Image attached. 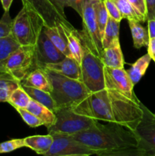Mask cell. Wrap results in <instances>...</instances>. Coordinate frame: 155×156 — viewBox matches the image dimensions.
<instances>
[{
	"label": "cell",
	"instance_id": "31",
	"mask_svg": "<svg viewBox=\"0 0 155 156\" xmlns=\"http://www.w3.org/2000/svg\"><path fill=\"white\" fill-rule=\"evenodd\" d=\"M12 20L9 12H5L0 19V39L7 37L12 34Z\"/></svg>",
	"mask_w": 155,
	"mask_h": 156
},
{
	"label": "cell",
	"instance_id": "15",
	"mask_svg": "<svg viewBox=\"0 0 155 156\" xmlns=\"http://www.w3.org/2000/svg\"><path fill=\"white\" fill-rule=\"evenodd\" d=\"M62 24L63 22H58L56 26L52 27L44 25V31L59 51L62 52L67 57H71L69 49H68V37H67L66 33H65Z\"/></svg>",
	"mask_w": 155,
	"mask_h": 156
},
{
	"label": "cell",
	"instance_id": "17",
	"mask_svg": "<svg viewBox=\"0 0 155 156\" xmlns=\"http://www.w3.org/2000/svg\"><path fill=\"white\" fill-rule=\"evenodd\" d=\"M20 84L43 90L50 94L52 91V85L50 80L45 71L42 69H36L32 71L25 79L20 82Z\"/></svg>",
	"mask_w": 155,
	"mask_h": 156
},
{
	"label": "cell",
	"instance_id": "5",
	"mask_svg": "<svg viewBox=\"0 0 155 156\" xmlns=\"http://www.w3.org/2000/svg\"><path fill=\"white\" fill-rule=\"evenodd\" d=\"M78 35L82 47L80 65L82 82L89 93L96 92L105 88L104 65L101 59L94 54L90 48L88 40L82 30H78Z\"/></svg>",
	"mask_w": 155,
	"mask_h": 156
},
{
	"label": "cell",
	"instance_id": "1",
	"mask_svg": "<svg viewBox=\"0 0 155 156\" xmlns=\"http://www.w3.org/2000/svg\"><path fill=\"white\" fill-rule=\"evenodd\" d=\"M141 103L136 96L129 97L105 85L103 89L90 93L81 112L98 121L120 125L134 132L143 115Z\"/></svg>",
	"mask_w": 155,
	"mask_h": 156
},
{
	"label": "cell",
	"instance_id": "3",
	"mask_svg": "<svg viewBox=\"0 0 155 156\" xmlns=\"http://www.w3.org/2000/svg\"><path fill=\"white\" fill-rule=\"evenodd\" d=\"M43 70L52 85L50 94L58 108H71L74 110L87 100L90 93L81 81L70 79L46 69Z\"/></svg>",
	"mask_w": 155,
	"mask_h": 156
},
{
	"label": "cell",
	"instance_id": "8",
	"mask_svg": "<svg viewBox=\"0 0 155 156\" xmlns=\"http://www.w3.org/2000/svg\"><path fill=\"white\" fill-rule=\"evenodd\" d=\"M143 115L134 130L138 140V148L145 156H155V113L141 103Z\"/></svg>",
	"mask_w": 155,
	"mask_h": 156
},
{
	"label": "cell",
	"instance_id": "24",
	"mask_svg": "<svg viewBox=\"0 0 155 156\" xmlns=\"http://www.w3.org/2000/svg\"><path fill=\"white\" fill-rule=\"evenodd\" d=\"M151 58L148 53L140 57L136 62L132 64L131 68L127 70V73L134 85L139 82L141 78L144 76L148 68Z\"/></svg>",
	"mask_w": 155,
	"mask_h": 156
},
{
	"label": "cell",
	"instance_id": "25",
	"mask_svg": "<svg viewBox=\"0 0 155 156\" xmlns=\"http://www.w3.org/2000/svg\"><path fill=\"white\" fill-rule=\"evenodd\" d=\"M21 47L12 36L0 39V72H5L4 66L9 56Z\"/></svg>",
	"mask_w": 155,
	"mask_h": 156
},
{
	"label": "cell",
	"instance_id": "16",
	"mask_svg": "<svg viewBox=\"0 0 155 156\" xmlns=\"http://www.w3.org/2000/svg\"><path fill=\"white\" fill-rule=\"evenodd\" d=\"M100 59L104 66L113 69L124 68L125 61L120 42L114 44L112 47L103 49Z\"/></svg>",
	"mask_w": 155,
	"mask_h": 156
},
{
	"label": "cell",
	"instance_id": "2",
	"mask_svg": "<svg viewBox=\"0 0 155 156\" xmlns=\"http://www.w3.org/2000/svg\"><path fill=\"white\" fill-rule=\"evenodd\" d=\"M70 136L99 154L138 147L133 131L115 123L103 125L98 121L92 127Z\"/></svg>",
	"mask_w": 155,
	"mask_h": 156
},
{
	"label": "cell",
	"instance_id": "14",
	"mask_svg": "<svg viewBox=\"0 0 155 156\" xmlns=\"http://www.w3.org/2000/svg\"><path fill=\"white\" fill-rule=\"evenodd\" d=\"M44 69L56 72L70 79L82 82L80 65L71 57L66 56L61 62H57V63L49 64Z\"/></svg>",
	"mask_w": 155,
	"mask_h": 156
},
{
	"label": "cell",
	"instance_id": "11",
	"mask_svg": "<svg viewBox=\"0 0 155 156\" xmlns=\"http://www.w3.org/2000/svg\"><path fill=\"white\" fill-rule=\"evenodd\" d=\"M34 54L36 69H42L49 64L57 63L66 57L50 41L43 28L34 45Z\"/></svg>",
	"mask_w": 155,
	"mask_h": 156
},
{
	"label": "cell",
	"instance_id": "6",
	"mask_svg": "<svg viewBox=\"0 0 155 156\" xmlns=\"http://www.w3.org/2000/svg\"><path fill=\"white\" fill-rule=\"evenodd\" d=\"M54 114L56 120L53 126L47 128L49 134L73 135L92 127L98 122L93 117L76 112L71 108H58Z\"/></svg>",
	"mask_w": 155,
	"mask_h": 156
},
{
	"label": "cell",
	"instance_id": "34",
	"mask_svg": "<svg viewBox=\"0 0 155 156\" xmlns=\"http://www.w3.org/2000/svg\"><path fill=\"white\" fill-rule=\"evenodd\" d=\"M131 3L134 9L136 10V12L144 18L145 21H147V12H146V5L145 1L144 0H128Z\"/></svg>",
	"mask_w": 155,
	"mask_h": 156
},
{
	"label": "cell",
	"instance_id": "32",
	"mask_svg": "<svg viewBox=\"0 0 155 156\" xmlns=\"http://www.w3.org/2000/svg\"><path fill=\"white\" fill-rule=\"evenodd\" d=\"M96 156H145L142 150L136 148L122 149V150L111 151V152H102Z\"/></svg>",
	"mask_w": 155,
	"mask_h": 156
},
{
	"label": "cell",
	"instance_id": "38",
	"mask_svg": "<svg viewBox=\"0 0 155 156\" xmlns=\"http://www.w3.org/2000/svg\"><path fill=\"white\" fill-rule=\"evenodd\" d=\"M147 53L151 58V60H153L155 63V37L150 38L149 40L148 46H147Z\"/></svg>",
	"mask_w": 155,
	"mask_h": 156
},
{
	"label": "cell",
	"instance_id": "19",
	"mask_svg": "<svg viewBox=\"0 0 155 156\" xmlns=\"http://www.w3.org/2000/svg\"><path fill=\"white\" fill-rule=\"evenodd\" d=\"M26 109L28 110L30 112L36 116L40 120H42L44 123V126L46 128L53 126L56 122V117L54 112L44 105L36 102V101L31 99Z\"/></svg>",
	"mask_w": 155,
	"mask_h": 156
},
{
	"label": "cell",
	"instance_id": "10",
	"mask_svg": "<svg viewBox=\"0 0 155 156\" xmlns=\"http://www.w3.org/2000/svg\"><path fill=\"white\" fill-rule=\"evenodd\" d=\"M53 143L50 150L43 156H60L67 155H98V152L90 149L71 136L53 133Z\"/></svg>",
	"mask_w": 155,
	"mask_h": 156
},
{
	"label": "cell",
	"instance_id": "13",
	"mask_svg": "<svg viewBox=\"0 0 155 156\" xmlns=\"http://www.w3.org/2000/svg\"><path fill=\"white\" fill-rule=\"evenodd\" d=\"M105 85H109L129 97H135L133 83L126 70L104 66Z\"/></svg>",
	"mask_w": 155,
	"mask_h": 156
},
{
	"label": "cell",
	"instance_id": "27",
	"mask_svg": "<svg viewBox=\"0 0 155 156\" xmlns=\"http://www.w3.org/2000/svg\"><path fill=\"white\" fill-rule=\"evenodd\" d=\"M30 100H31V98H30V96L20 85L11 94L8 103L13 106L15 109H17V108H27Z\"/></svg>",
	"mask_w": 155,
	"mask_h": 156
},
{
	"label": "cell",
	"instance_id": "29",
	"mask_svg": "<svg viewBox=\"0 0 155 156\" xmlns=\"http://www.w3.org/2000/svg\"><path fill=\"white\" fill-rule=\"evenodd\" d=\"M16 111H18V114L21 115V118L23 119L24 122L28 125L30 127L36 128L38 126H40L43 125L44 123L42 120H40L36 116L32 114L31 112L27 110L26 108H17Z\"/></svg>",
	"mask_w": 155,
	"mask_h": 156
},
{
	"label": "cell",
	"instance_id": "30",
	"mask_svg": "<svg viewBox=\"0 0 155 156\" xmlns=\"http://www.w3.org/2000/svg\"><path fill=\"white\" fill-rule=\"evenodd\" d=\"M23 147H25L24 139H13L0 143V154L9 153Z\"/></svg>",
	"mask_w": 155,
	"mask_h": 156
},
{
	"label": "cell",
	"instance_id": "23",
	"mask_svg": "<svg viewBox=\"0 0 155 156\" xmlns=\"http://www.w3.org/2000/svg\"><path fill=\"white\" fill-rule=\"evenodd\" d=\"M120 22L109 17L102 37L103 50L119 42Z\"/></svg>",
	"mask_w": 155,
	"mask_h": 156
},
{
	"label": "cell",
	"instance_id": "22",
	"mask_svg": "<svg viewBox=\"0 0 155 156\" xmlns=\"http://www.w3.org/2000/svg\"><path fill=\"white\" fill-rule=\"evenodd\" d=\"M20 86V82L5 72H0V102H8L11 94Z\"/></svg>",
	"mask_w": 155,
	"mask_h": 156
},
{
	"label": "cell",
	"instance_id": "18",
	"mask_svg": "<svg viewBox=\"0 0 155 156\" xmlns=\"http://www.w3.org/2000/svg\"><path fill=\"white\" fill-rule=\"evenodd\" d=\"M24 140L25 147L41 155H44L50 150L53 143V137L51 134L30 136L24 138Z\"/></svg>",
	"mask_w": 155,
	"mask_h": 156
},
{
	"label": "cell",
	"instance_id": "7",
	"mask_svg": "<svg viewBox=\"0 0 155 156\" xmlns=\"http://www.w3.org/2000/svg\"><path fill=\"white\" fill-rule=\"evenodd\" d=\"M34 46H21L14 51L4 66V70L21 82L36 69Z\"/></svg>",
	"mask_w": 155,
	"mask_h": 156
},
{
	"label": "cell",
	"instance_id": "26",
	"mask_svg": "<svg viewBox=\"0 0 155 156\" xmlns=\"http://www.w3.org/2000/svg\"><path fill=\"white\" fill-rule=\"evenodd\" d=\"M121 13L122 19L135 20L140 22H144L145 20L136 12L133 6L128 0H112Z\"/></svg>",
	"mask_w": 155,
	"mask_h": 156
},
{
	"label": "cell",
	"instance_id": "33",
	"mask_svg": "<svg viewBox=\"0 0 155 156\" xmlns=\"http://www.w3.org/2000/svg\"><path fill=\"white\" fill-rule=\"evenodd\" d=\"M103 2L104 3L106 10H107L109 16L112 19L115 20L119 22H121L122 17L114 2L112 0H103Z\"/></svg>",
	"mask_w": 155,
	"mask_h": 156
},
{
	"label": "cell",
	"instance_id": "41",
	"mask_svg": "<svg viewBox=\"0 0 155 156\" xmlns=\"http://www.w3.org/2000/svg\"><path fill=\"white\" fill-rule=\"evenodd\" d=\"M60 156H90L87 155H60Z\"/></svg>",
	"mask_w": 155,
	"mask_h": 156
},
{
	"label": "cell",
	"instance_id": "9",
	"mask_svg": "<svg viewBox=\"0 0 155 156\" xmlns=\"http://www.w3.org/2000/svg\"><path fill=\"white\" fill-rule=\"evenodd\" d=\"M94 3V0H84L82 15L81 17L83 24L82 31L88 40L93 53L100 58L103 51L102 36L96 19Z\"/></svg>",
	"mask_w": 155,
	"mask_h": 156
},
{
	"label": "cell",
	"instance_id": "20",
	"mask_svg": "<svg viewBox=\"0 0 155 156\" xmlns=\"http://www.w3.org/2000/svg\"><path fill=\"white\" fill-rule=\"evenodd\" d=\"M20 85L27 93V94L30 96L32 100L36 101L38 103L44 105L53 112H55L58 109L56 102L53 100L50 93L43 91V90L33 88V87L21 85V84H20Z\"/></svg>",
	"mask_w": 155,
	"mask_h": 156
},
{
	"label": "cell",
	"instance_id": "37",
	"mask_svg": "<svg viewBox=\"0 0 155 156\" xmlns=\"http://www.w3.org/2000/svg\"><path fill=\"white\" fill-rule=\"evenodd\" d=\"M84 0H68V7H71L81 17Z\"/></svg>",
	"mask_w": 155,
	"mask_h": 156
},
{
	"label": "cell",
	"instance_id": "39",
	"mask_svg": "<svg viewBox=\"0 0 155 156\" xmlns=\"http://www.w3.org/2000/svg\"><path fill=\"white\" fill-rule=\"evenodd\" d=\"M147 27H148L149 38L155 37V19L147 20Z\"/></svg>",
	"mask_w": 155,
	"mask_h": 156
},
{
	"label": "cell",
	"instance_id": "42",
	"mask_svg": "<svg viewBox=\"0 0 155 156\" xmlns=\"http://www.w3.org/2000/svg\"><path fill=\"white\" fill-rule=\"evenodd\" d=\"M94 1H100V0H94Z\"/></svg>",
	"mask_w": 155,
	"mask_h": 156
},
{
	"label": "cell",
	"instance_id": "28",
	"mask_svg": "<svg viewBox=\"0 0 155 156\" xmlns=\"http://www.w3.org/2000/svg\"><path fill=\"white\" fill-rule=\"evenodd\" d=\"M94 8L97 24H98L100 34H101V36L103 37L105 27H106L108 19L109 18V14H108L106 7H105V5L103 3V0H100V1H94Z\"/></svg>",
	"mask_w": 155,
	"mask_h": 156
},
{
	"label": "cell",
	"instance_id": "4",
	"mask_svg": "<svg viewBox=\"0 0 155 156\" xmlns=\"http://www.w3.org/2000/svg\"><path fill=\"white\" fill-rule=\"evenodd\" d=\"M43 20L27 5L12 20L11 36L21 46H34L44 27Z\"/></svg>",
	"mask_w": 155,
	"mask_h": 156
},
{
	"label": "cell",
	"instance_id": "36",
	"mask_svg": "<svg viewBox=\"0 0 155 156\" xmlns=\"http://www.w3.org/2000/svg\"><path fill=\"white\" fill-rule=\"evenodd\" d=\"M147 20L155 19V0H144Z\"/></svg>",
	"mask_w": 155,
	"mask_h": 156
},
{
	"label": "cell",
	"instance_id": "21",
	"mask_svg": "<svg viewBox=\"0 0 155 156\" xmlns=\"http://www.w3.org/2000/svg\"><path fill=\"white\" fill-rule=\"evenodd\" d=\"M129 25L133 39L134 47L141 49L143 47H147L150 40L148 30L140 24V21L135 20H129Z\"/></svg>",
	"mask_w": 155,
	"mask_h": 156
},
{
	"label": "cell",
	"instance_id": "40",
	"mask_svg": "<svg viewBox=\"0 0 155 156\" xmlns=\"http://www.w3.org/2000/svg\"><path fill=\"white\" fill-rule=\"evenodd\" d=\"M0 1H1L2 5L5 12H9V9H10L13 0H0Z\"/></svg>",
	"mask_w": 155,
	"mask_h": 156
},
{
	"label": "cell",
	"instance_id": "12",
	"mask_svg": "<svg viewBox=\"0 0 155 156\" xmlns=\"http://www.w3.org/2000/svg\"><path fill=\"white\" fill-rule=\"evenodd\" d=\"M23 5H27L33 9L43 20L45 26L54 27L58 22L71 24L67 18H64L57 12L49 0H21Z\"/></svg>",
	"mask_w": 155,
	"mask_h": 156
},
{
	"label": "cell",
	"instance_id": "35",
	"mask_svg": "<svg viewBox=\"0 0 155 156\" xmlns=\"http://www.w3.org/2000/svg\"><path fill=\"white\" fill-rule=\"evenodd\" d=\"M50 3L55 7L57 12L60 14L62 17L66 18L65 14V8L68 7V0H49Z\"/></svg>",
	"mask_w": 155,
	"mask_h": 156
}]
</instances>
